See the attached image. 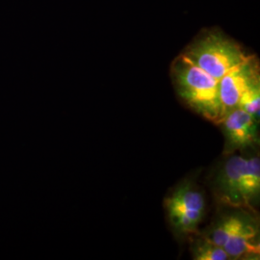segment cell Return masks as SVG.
I'll list each match as a JSON object with an SVG mask.
<instances>
[{
    "instance_id": "1",
    "label": "cell",
    "mask_w": 260,
    "mask_h": 260,
    "mask_svg": "<svg viewBox=\"0 0 260 260\" xmlns=\"http://www.w3.org/2000/svg\"><path fill=\"white\" fill-rule=\"evenodd\" d=\"M214 172L211 191L220 206L240 207L257 211L260 198V159L258 154L243 157L225 155Z\"/></svg>"
},
{
    "instance_id": "2",
    "label": "cell",
    "mask_w": 260,
    "mask_h": 260,
    "mask_svg": "<svg viewBox=\"0 0 260 260\" xmlns=\"http://www.w3.org/2000/svg\"><path fill=\"white\" fill-rule=\"evenodd\" d=\"M171 74L179 99L192 111L219 125L224 117L219 80L195 65L184 54L175 59Z\"/></svg>"
},
{
    "instance_id": "3",
    "label": "cell",
    "mask_w": 260,
    "mask_h": 260,
    "mask_svg": "<svg viewBox=\"0 0 260 260\" xmlns=\"http://www.w3.org/2000/svg\"><path fill=\"white\" fill-rule=\"evenodd\" d=\"M182 54L218 80L250 56L240 45L219 32L199 38Z\"/></svg>"
},
{
    "instance_id": "4",
    "label": "cell",
    "mask_w": 260,
    "mask_h": 260,
    "mask_svg": "<svg viewBox=\"0 0 260 260\" xmlns=\"http://www.w3.org/2000/svg\"><path fill=\"white\" fill-rule=\"evenodd\" d=\"M168 222L177 236L199 233L205 218L206 201L203 189L194 179H185L176 186L164 200Z\"/></svg>"
},
{
    "instance_id": "5",
    "label": "cell",
    "mask_w": 260,
    "mask_h": 260,
    "mask_svg": "<svg viewBox=\"0 0 260 260\" xmlns=\"http://www.w3.org/2000/svg\"><path fill=\"white\" fill-rule=\"evenodd\" d=\"M219 125L222 126L224 138L223 155L256 149L259 145V122L241 108L226 113Z\"/></svg>"
},
{
    "instance_id": "6",
    "label": "cell",
    "mask_w": 260,
    "mask_h": 260,
    "mask_svg": "<svg viewBox=\"0 0 260 260\" xmlns=\"http://www.w3.org/2000/svg\"><path fill=\"white\" fill-rule=\"evenodd\" d=\"M260 81L259 64L255 56L250 55L219 80V93L224 116L237 108L242 94L252 84ZM224 118V117H223Z\"/></svg>"
},
{
    "instance_id": "7",
    "label": "cell",
    "mask_w": 260,
    "mask_h": 260,
    "mask_svg": "<svg viewBox=\"0 0 260 260\" xmlns=\"http://www.w3.org/2000/svg\"><path fill=\"white\" fill-rule=\"evenodd\" d=\"M223 248L231 259H255L259 256V219L256 211L249 212Z\"/></svg>"
},
{
    "instance_id": "8",
    "label": "cell",
    "mask_w": 260,
    "mask_h": 260,
    "mask_svg": "<svg viewBox=\"0 0 260 260\" xmlns=\"http://www.w3.org/2000/svg\"><path fill=\"white\" fill-rule=\"evenodd\" d=\"M191 239L190 251L195 260H229L230 255L223 247L204 237L200 233L189 236Z\"/></svg>"
},
{
    "instance_id": "9",
    "label": "cell",
    "mask_w": 260,
    "mask_h": 260,
    "mask_svg": "<svg viewBox=\"0 0 260 260\" xmlns=\"http://www.w3.org/2000/svg\"><path fill=\"white\" fill-rule=\"evenodd\" d=\"M244 111L249 113L255 121H260V81L252 84L243 93L237 105Z\"/></svg>"
}]
</instances>
